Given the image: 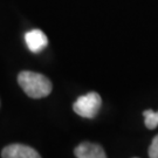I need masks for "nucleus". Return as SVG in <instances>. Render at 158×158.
<instances>
[{"label":"nucleus","instance_id":"nucleus-6","mask_svg":"<svg viewBox=\"0 0 158 158\" xmlns=\"http://www.w3.org/2000/svg\"><path fill=\"white\" fill-rule=\"evenodd\" d=\"M144 123L148 129H155L158 127V111H153L151 109H148L143 111Z\"/></svg>","mask_w":158,"mask_h":158},{"label":"nucleus","instance_id":"nucleus-4","mask_svg":"<svg viewBox=\"0 0 158 158\" xmlns=\"http://www.w3.org/2000/svg\"><path fill=\"white\" fill-rule=\"evenodd\" d=\"M1 157L4 158H40V155L36 150L28 145L23 144H11L6 147L2 152Z\"/></svg>","mask_w":158,"mask_h":158},{"label":"nucleus","instance_id":"nucleus-2","mask_svg":"<svg viewBox=\"0 0 158 158\" xmlns=\"http://www.w3.org/2000/svg\"><path fill=\"white\" fill-rule=\"evenodd\" d=\"M102 106V98L95 91L80 96L73 104V110L85 118H94Z\"/></svg>","mask_w":158,"mask_h":158},{"label":"nucleus","instance_id":"nucleus-7","mask_svg":"<svg viewBox=\"0 0 158 158\" xmlns=\"http://www.w3.org/2000/svg\"><path fill=\"white\" fill-rule=\"evenodd\" d=\"M149 157L158 158V135L153 138L149 147Z\"/></svg>","mask_w":158,"mask_h":158},{"label":"nucleus","instance_id":"nucleus-3","mask_svg":"<svg viewBox=\"0 0 158 158\" xmlns=\"http://www.w3.org/2000/svg\"><path fill=\"white\" fill-rule=\"evenodd\" d=\"M25 42L32 53H40L48 45V38L41 29H33L25 34Z\"/></svg>","mask_w":158,"mask_h":158},{"label":"nucleus","instance_id":"nucleus-1","mask_svg":"<svg viewBox=\"0 0 158 158\" xmlns=\"http://www.w3.org/2000/svg\"><path fill=\"white\" fill-rule=\"evenodd\" d=\"M18 82L26 95L32 98H42L52 93V82L45 75L25 70L18 76Z\"/></svg>","mask_w":158,"mask_h":158},{"label":"nucleus","instance_id":"nucleus-5","mask_svg":"<svg viewBox=\"0 0 158 158\" xmlns=\"http://www.w3.org/2000/svg\"><path fill=\"white\" fill-rule=\"evenodd\" d=\"M74 155L77 158H106L107 155L103 148L95 143L83 142L74 150Z\"/></svg>","mask_w":158,"mask_h":158}]
</instances>
